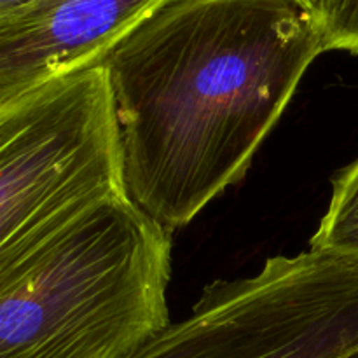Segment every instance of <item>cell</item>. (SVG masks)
Masks as SVG:
<instances>
[{"label":"cell","mask_w":358,"mask_h":358,"mask_svg":"<svg viewBox=\"0 0 358 358\" xmlns=\"http://www.w3.org/2000/svg\"><path fill=\"white\" fill-rule=\"evenodd\" d=\"M358 255L308 248L205 287L191 315L128 358H355Z\"/></svg>","instance_id":"obj_4"},{"label":"cell","mask_w":358,"mask_h":358,"mask_svg":"<svg viewBox=\"0 0 358 358\" xmlns=\"http://www.w3.org/2000/svg\"><path fill=\"white\" fill-rule=\"evenodd\" d=\"M310 248L358 255V157L332 182L327 212L311 236Z\"/></svg>","instance_id":"obj_6"},{"label":"cell","mask_w":358,"mask_h":358,"mask_svg":"<svg viewBox=\"0 0 358 358\" xmlns=\"http://www.w3.org/2000/svg\"><path fill=\"white\" fill-rule=\"evenodd\" d=\"M128 198L103 63L0 105V268Z\"/></svg>","instance_id":"obj_3"},{"label":"cell","mask_w":358,"mask_h":358,"mask_svg":"<svg viewBox=\"0 0 358 358\" xmlns=\"http://www.w3.org/2000/svg\"><path fill=\"white\" fill-rule=\"evenodd\" d=\"M327 51L358 55V0H322L315 16Z\"/></svg>","instance_id":"obj_7"},{"label":"cell","mask_w":358,"mask_h":358,"mask_svg":"<svg viewBox=\"0 0 358 358\" xmlns=\"http://www.w3.org/2000/svg\"><path fill=\"white\" fill-rule=\"evenodd\" d=\"M355 358H358V357H355Z\"/></svg>","instance_id":"obj_9"},{"label":"cell","mask_w":358,"mask_h":358,"mask_svg":"<svg viewBox=\"0 0 358 358\" xmlns=\"http://www.w3.org/2000/svg\"><path fill=\"white\" fill-rule=\"evenodd\" d=\"M171 233L117 199L0 268V358H128L171 325Z\"/></svg>","instance_id":"obj_2"},{"label":"cell","mask_w":358,"mask_h":358,"mask_svg":"<svg viewBox=\"0 0 358 358\" xmlns=\"http://www.w3.org/2000/svg\"><path fill=\"white\" fill-rule=\"evenodd\" d=\"M294 2H296L299 7H303V9L306 10L308 14H311V17L315 20V16H317L318 7H320L322 0H294Z\"/></svg>","instance_id":"obj_8"},{"label":"cell","mask_w":358,"mask_h":358,"mask_svg":"<svg viewBox=\"0 0 358 358\" xmlns=\"http://www.w3.org/2000/svg\"><path fill=\"white\" fill-rule=\"evenodd\" d=\"M325 52L294 0H164L103 59L128 198L170 233L240 182Z\"/></svg>","instance_id":"obj_1"},{"label":"cell","mask_w":358,"mask_h":358,"mask_svg":"<svg viewBox=\"0 0 358 358\" xmlns=\"http://www.w3.org/2000/svg\"><path fill=\"white\" fill-rule=\"evenodd\" d=\"M164 0H37L0 16V105L96 65Z\"/></svg>","instance_id":"obj_5"}]
</instances>
